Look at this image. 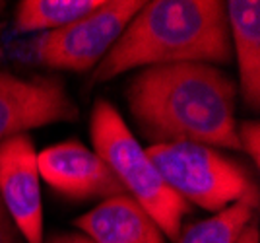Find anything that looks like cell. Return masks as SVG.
Wrapping results in <instances>:
<instances>
[{
	"instance_id": "1",
	"label": "cell",
	"mask_w": 260,
	"mask_h": 243,
	"mask_svg": "<svg viewBox=\"0 0 260 243\" xmlns=\"http://www.w3.org/2000/svg\"><path fill=\"white\" fill-rule=\"evenodd\" d=\"M237 84L208 63L140 68L124 89L140 134L152 144L194 142L241 150L237 136Z\"/></svg>"
},
{
	"instance_id": "2",
	"label": "cell",
	"mask_w": 260,
	"mask_h": 243,
	"mask_svg": "<svg viewBox=\"0 0 260 243\" xmlns=\"http://www.w3.org/2000/svg\"><path fill=\"white\" fill-rule=\"evenodd\" d=\"M233 58L225 2H144L117 43L93 68L89 84H105L134 68L177 63L228 65Z\"/></svg>"
},
{
	"instance_id": "3",
	"label": "cell",
	"mask_w": 260,
	"mask_h": 243,
	"mask_svg": "<svg viewBox=\"0 0 260 243\" xmlns=\"http://www.w3.org/2000/svg\"><path fill=\"white\" fill-rule=\"evenodd\" d=\"M89 138L124 193L152 216L167 239L177 241L184 216L192 208L163 181L146 148L140 146L117 107L107 100H98L91 109Z\"/></svg>"
},
{
	"instance_id": "4",
	"label": "cell",
	"mask_w": 260,
	"mask_h": 243,
	"mask_svg": "<svg viewBox=\"0 0 260 243\" xmlns=\"http://www.w3.org/2000/svg\"><path fill=\"white\" fill-rule=\"evenodd\" d=\"M146 152L163 181L188 204L219 212L247 195L258 193L249 167L212 146L152 144Z\"/></svg>"
},
{
	"instance_id": "5",
	"label": "cell",
	"mask_w": 260,
	"mask_h": 243,
	"mask_svg": "<svg viewBox=\"0 0 260 243\" xmlns=\"http://www.w3.org/2000/svg\"><path fill=\"white\" fill-rule=\"evenodd\" d=\"M142 0H101L82 20L35 37V63L53 70L86 72L105 58L128 22L142 8Z\"/></svg>"
},
{
	"instance_id": "6",
	"label": "cell",
	"mask_w": 260,
	"mask_h": 243,
	"mask_svg": "<svg viewBox=\"0 0 260 243\" xmlns=\"http://www.w3.org/2000/svg\"><path fill=\"white\" fill-rule=\"evenodd\" d=\"M78 119L80 109L60 78H22L0 70V142L39 127Z\"/></svg>"
},
{
	"instance_id": "7",
	"label": "cell",
	"mask_w": 260,
	"mask_h": 243,
	"mask_svg": "<svg viewBox=\"0 0 260 243\" xmlns=\"http://www.w3.org/2000/svg\"><path fill=\"white\" fill-rule=\"evenodd\" d=\"M0 204L27 243H45L41 175L29 134L0 142Z\"/></svg>"
},
{
	"instance_id": "8",
	"label": "cell",
	"mask_w": 260,
	"mask_h": 243,
	"mask_svg": "<svg viewBox=\"0 0 260 243\" xmlns=\"http://www.w3.org/2000/svg\"><path fill=\"white\" fill-rule=\"evenodd\" d=\"M37 166L45 183L68 199L105 200L124 193L98 152L78 140L53 144L37 152Z\"/></svg>"
},
{
	"instance_id": "9",
	"label": "cell",
	"mask_w": 260,
	"mask_h": 243,
	"mask_svg": "<svg viewBox=\"0 0 260 243\" xmlns=\"http://www.w3.org/2000/svg\"><path fill=\"white\" fill-rule=\"evenodd\" d=\"M93 243H165L161 228L126 193L101 200L74 220Z\"/></svg>"
},
{
	"instance_id": "10",
	"label": "cell",
	"mask_w": 260,
	"mask_h": 243,
	"mask_svg": "<svg viewBox=\"0 0 260 243\" xmlns=\"http://www.w3.org/2000/svg\"><path fill=\"white\" fill-rule=\"evenodd\" d=\"M228 12L231 49H235L243 101L252 109L260 105V2L229 0Z\"/></svg>"
},
{
	"instance_id": "11",
	"label": "cell",
	"mask_w": 260,
	"mask_h": 243,
	"mask_svg": "<svg viewBox=\"0 0 260 243\" xmlns=\"http://www.w3.org/2000/svg\"><path fill=\"white\" fill-rule=\"evenodd\" d=\"M101 0H22L16 4L14 32H54L93 12Z\"/></svg>"
},
{
	"instance_id": "12",
	"label": "cell",
	"mask_w": 260,
	"mask_h": 243,
	"mask_svg": "<svg viewBox=\"0 0 260 243\" xmlns=\"http://www.w3.org/2000/svg\"><path fill=\"white\" fill-rule=\"evenodd\" d=\"M256 206L258 193L247 195L206 220L196 222L186 230H181V235L175 243H237L239 235L252 222Z\"/></svg>"
},
{
	"instance_id": "13",
	"label": "cell",
	"mask_w": 260,
	"mask_h": 243,
	"mask_svg": "<svg viewBox=\"0 0 260 243\" xmlns=\"http://www.w3.org/2000/svg\"><path fill=\"white\" fill-rule=\"evenodd\" d=\"M239 148L258 167L260 164V125L256 121H243L237 125Z\"/></svg>"
},
{
	"instance_id": "14",
	"label": "cell",
	"mask_w": 260,
	"mask_h": 243,
	"mask_svg": "<svg viewBox=\"0 0 260 243\" xmlns=\"http://www.w3.org/2000/svg\"><path fill=\"white\" fill-rule=\"evenodd\" d=\"M0 243H18L16 237V226L8 218L6 210L0 206Z\"/></svg>"
},
{
	"instance_id": "15",
	"label": "cell",
	"mask_w": 260,
	"mask_h": 243,
	"mask_svg": "<svg viewBox=\"0 0 260 243\" xmlns=\"http://www.w3.org/2000/svg\"><path fill=\"white\" fill-rule=\"evenodd\" d=\"M47 243H93L84 233H56Z\"/></svg>"
},
{
	"instance_id": "16",
	"label": "cell",
	"mask_w": 260,
	"mask_h": 243,
	"mask_svg": "<svg viewBox=\"0 0 260 243\" xmlns=\"http://www.w3.org/2000/svg\"><path fill=\"white\" fill-rule=\"evenodd\" d=\"M237 243H260L258 224H256V222H250L249 226L243 230V233L239 235Z\"/></svg>"
},
{
	"instance_id": "17",
	"label": "cell",
	"mask_w": 260,
	"mask_h": 243,
	"mask_svg": "<svg viewBox=\"0 0 260 243\" xmlns=\"http://www.w3.org/2000/svg\"><path fill=\"white\" fill-rule=\"evenodd\" d=\"M4 6H6V4H4V2H0V14H2V10H4Z\"/></svg>"
},
{
	"instance_id": "18",
	"label": "cell",
	"mask_w": 260,
	"mask_h": 243,
	"mask_svg": "<svg viewBox=\"0 0 260 243\" xmlns=\"http://www.w3.org/2000/svg\"><path fill=\"white\" fill-rule=\"evenodd\" d=\"M0 206H2V204H0Z\"/></svg>"
}]
</instances>
